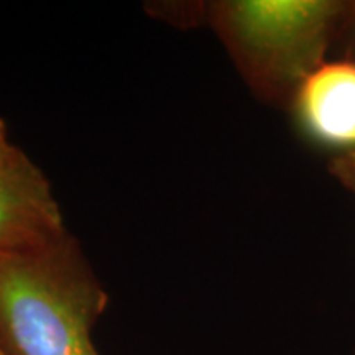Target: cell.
Returning a JSON list of instances; mask_svg holds the SVG:
<instances>
[{"mask_svg": "<svg viewBox=\"0 0 355 355\" xmlns=\"http://www.w3.org/2000/svg\"><path fill=\"white\" fill-rule=\"evenodd\" d=\"M350 0H219L206 20L257 99L290 107L306 78L336 48Z\"/></svg>", "mask_w": 355, "mask_h": 355, "instance_id": "2", "label": "cell"}, {"mask_svg": "<svg viewBox=\"0 0 355 355\" xmlns=\"http://www.w3.org/2000/svg\"><path fill=\"white\" fill-rule=\"evenodd\" d=\"M0 355H6V354H3V352H2V349H0Z\"/></svg>", "mask_w": 355, "mask_h": 355, "instance_id": "8", "label": "cell"}, {"mask_svg": "<svg viewBox=\"0 0 355 355\" xmlns=\"http://www.w3.org/2000/svg\"><path fill=\"white\" fill-rule=\"evenodd\" d=\"M336 48L340 51V58L355 61V0H350L349 12L337 35Z\"/></svg>", "mask_w": 355, "mask_h": 355, "instance_id": "6", "label": "cell"}, {"mask_svg": "<svg viewBox=\"0 0 355 355\" xmlns=\"http://www.w3.org/2000/svg\"><path fill=\"white\" fill-rule=\"evenodd\" d=\"M109 295L74 235L0 255V349L6 355H101L92 340Z\"/></svg>", "mask_w": 355, "mask_h": 355, "instance_id": "1", "label": "cell"}, {"mask_svg": "<svg viewBox=\"0 0 355 355\" xmlns=\"http://www.w3.org/2000/svg\"><path fill=\"white\" fill-rule=\"evenodd\" d=\"M24 152L12 144L10 135H8V127L3 119H0V166L8 165V163L17 162L24 157Z\"/></svg>", "mask_w": 355, "mask_h": 355, "instance_id": "7", "label": "cell"}, {"mask_svg": "<svg viewBox=\"0 0 355 355\" xmlns=\"http://www.w3.org/2000/svg\"><path fill=\"white\" fill-rule=\"evenodd\" d=\"M327 170L339 184L355 198V152L331 157L327 162Z\"/></svg>", "mask_w": 355, "mask_h": 355, "instance_id": "5", "label": "cell"}, {"mask_svg": "<svg viewBox=\"0 0 355 355\" xmlns=\"http://www.w3.org/2000/svg\"><path fill=\"white\" fill-rule=\"evenodd\" d=\"M68 232L50 181L32 159L0 166V255L37 250Z\"/></svg>", "mask_w": 355, "mask_h": 355, "instance_id": "4", "label": "cell"}, {"mask_svg": "<svg viewBox=\"0 0 355 355\" xmlns=\"http://www.w3.org/2000/svg\"><path fill=\"white\" fill-rule=\"evenodd\" d=\"M288 112L314 148L331 157L355 152V61H324L298 87Z\"/></svg>", "mask_w": 355, "mask_h": 355, "instance_id": "3", "label": "cell"}]
</instances>
